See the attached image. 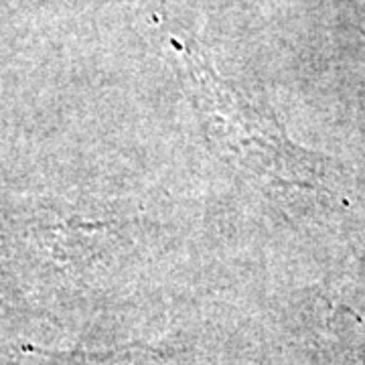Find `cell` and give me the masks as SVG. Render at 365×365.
Wrapping results in <instances>:
<instances>
[{"label":"cell","mask_w":365,"mask_h":365,"mask_svg":"<svg viewBox=\"0 0 365 365\" xmlns=\"http://www.w3.org/2000/svg\"><path fill=\"white\" fill-rule=\"evenodd\" d=\"M197 76V108L205 112L211 140L217 144L222 157H234L242 167L256 173L268 165L266 153H280L274 148V136L262 128L256 120V110L248 108V102L240 98L237 91L225 88L223 81L213 78L211 71Z\"/></svg>","instance_id":"6da1fadb"},{"label":"cell","mask_w":365,"mask_h":365,"mask_svg":"<svg viewBox=\"0 0 365 365\" xmlns=\"http://www.w3.org/2000/svg\"><path fill=\"white\" fill-rule=\"evenodd\" d=\"M13 365H134L130 349L114 351H45L37 347H0Z\"/></svg>","instance_id":"7a4b0ae2"}]
</instances>
